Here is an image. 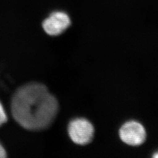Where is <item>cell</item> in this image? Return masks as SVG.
Here are the masks:
<instances>
[{
	"label": "cell",
	"mask_w": 158,
	"mask_h": 158,
	"mask_svg": "<svg viewBox=\"0 0 158 158\" xmlns=\"http://www.w3.org/2000/svg\"><path fill=\"white\" fill-rule=\"evenodd\" d=\"M14 118L27 130L40 131L49 127L56 116L58 102L44 85H24L14 93L11 101Z\"/></svg>",
	"instance_id": "1"
},
{
	"label": "cell",
	"mask_w": 158,
	"mask_h": 158,
	"mask_svg": "<svg viewBox=\"0 0 158 158\" xmlns=\"http://www.w3.org/2000/svg\"><path fill=\"white\" fill-rule=\"evenodd\" d=\"M68 132L70 138L75 143L85 145L92 141L94 129L93 125L87 119H75L69 125Z\"/></svg>",
	"instance_id": "2"
},
{
	"label": "cell",
	"mask_w": 158,
	"mask_h": 158,
	"mask_svg": "<svg viewBox=\"0 0 158 158\" xmlns=\"http://www.w3.org/2000/svg\"><path fill=\"white\" fill-rule=\"evenodd\" d=\"M146 132L140 123L131 121L126 123L119 130V136L125 143L137 146L143 143L146 139Z\"/></svg>",
	"instance_id": "3"
},
{
	"label": "cell",
	"mask_w": 158,
	"mask_h": 158,
	"mask_svg": "<svg viewBox=\"0 0 158 158\" xmlns=\"http://www.w3.org/2000/svg\"><path fill=\"white\" fill-rule=\"evenodd\" d=\"M71 24L70 19L64 12H53L45 19L42 27L46 34L51 36H57L62 34Z\"/></svg>",
	"instance_id": "4"
},
{
	"label": "cell",
	"mask_w": 158,
	"mask_h": 158,
	"mask_svg": "<svg viewBox=\"0 0 158 158\" xmlns=\"http://www.w3.org/2000/svg\"><path fill=\"white\" fill-rule=\"evenodd\" d=\"M7 121V116L5 110L0 102V127L6 123Z\"/></svg>",
	"instance_id": "5"
},
{
	"label": "cell",
	"mask_w": 158,
	"mask_h": 158,
	"mask_svg": "<svg viewBox=\"0 0 158 158\" xmlns=\"http://www.w3.org/2000/svg\"><path fill=\"white\" fill-rule=\"evenodd\" d=\"M6 151L4 147H2V145L0 143V158H6Z\"/></svg>",
	"instance_id": "6"
},
{
	"label": "cell",
	"mask_w": 158,
	"mask_h": 158,
	"mask_svg": "<svg viewBox=\"0 0 158 158\" xmlns=\"http://www.w3.org/2000/svg\"><path fill=\"white\" fill-rule=\"evenodd\" d=\"M153 157L155 158H158V152L155 153H154V155H153Z\"/></svg>",
	"instance_id": "7"
}]
</instances>
